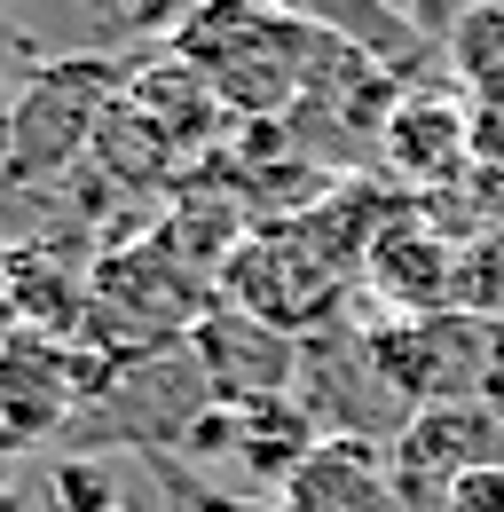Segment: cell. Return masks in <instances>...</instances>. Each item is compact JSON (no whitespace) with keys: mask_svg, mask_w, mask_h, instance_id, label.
I'll return each mask as SVG.
<instances>
[{"mask_svg":"<svg viewBox=\"0 0 504 512\" xmlns=\"http://www.w3.org/2000/svg\"><path fill=\"white\" fill-rule=\"evenodd\" d=\"M126 95V64L119 56H48L24 79V95L8 103L0 142H8V182H48L71 174L95 134L111 119V103Z\"/></svg>","mask_w":504,"mask_h":512,"instance_id":"obj_1","label":"cell"},{"mask_svg":"<svg viewBox=\"0 0 504 512\" xmlns=\"http://www.w3.org/2000/svg\"><path fill=\"white\" fill-rule=\"evenodd\" d=\"M347 276H355V268L331 253V245L315 237L300 213H284V221L252 229L245 245L229 253V268L213 276V292H221L229 308H245L252 323L284 331V339H308L315 323L339 308Z\"/></svg>","mask_w":504,"mask_h":512,"instance_id":"obj_2","label":"cell"},{"mask_svg":"<svg viewBox=\"0 0 504 512\" xmlns=\"http://www.w3.org/2000/svg\"><path fill=\"white\" fill-rule=\"evenodd\" d=\"M504 457V410L497 402H434V410H410L402 434L386 442V465H394V489L410 512H434L441 489L473 465H497Z\"/></svg>","mask_w":504,"mask_h":512,"instance_id":"obj_3","label":"cell"},{"mask_svg":"<svg viewBox=\"0 0 504 512\" xmlns=\"http://www.w3.org/2000/svg\"><path fill=\"white\" fill-rule=\"evenodd\" d=\"M182 347H189L197 379H205V394H213L221 410L276 402V394H292V371H300V339L252 323L245 308H229L221 292H213V308L197 316V331H189Z\"/></svg>","mask_w":504,"mask_h":512,"instance_id":"obj_4","label":"cell"},{"mask_svg":"<svg viewBox=\"0 0 504 512\" xmlns=\"http://www.w3.org/2000/svg\"><path fill=\"white\" fill-rule=\"evenodd\" d=\"M457 245L426 213H386V229L363 253V284L394 316H457Z\"/></svg>","mask_w":504,"mask_h":512,"instance_id":"obj_5","label":"cell"},{"mask_svg":"<svg viewBox=\"0 0 504 512\" xmlns=\"http://www.w3.org/2000/svg\"><path fill=\"white\" fill-rule=\"evenodd\" d=\"M284 512H410L394 489L386 442L371 434H323L315 457L284 481Z\"/></svg>","mask_w":504,"mask_h":512,"instance_id":"obj_6","label":"cell"},{"mask_svg":"<svg viewBox=\"0 0 504 512\" xmlns=\"http://www.w3.org/2000/svg\"><path fill=\"white\" fill-rule=\"evenodd\" d=\"M126 103L174 134V150H182V158L213 150V142L229 134V103H221V95H213V79H205L197 64H182L174 48H158V56H134V64H126Z\"/></svg>","mask_w":504,"mask_h":512,"instance_id":"obj_7","label":"cell"},{"mask_svg":"<svg viewBox=\"0 0 504 512\" xmlns=\"http://www.w3.org/2000/svg\"><path fill=\"white\" fill-rule=\"evenodd\" d=\"M315 442H323V418H315L300 394H276V402L229 410V449L245 457L252 481H276V497H284V481L315 457Z\"/></svg>","mask_w":504,"mask_h":512,"instance_id":"obj_8","label":"cell"},{"mask_svg":"<svg viewBox=\"0 0 504 512\" xmlns=\"http://www.w3.org/2000/svg\"><path fill=\"white\" fill-rule=\"evenodd\" d=\"M87 166H95L111 190H182L189 182V158L174 150V134L158 127V119H142L126 95L111 103V119H103V134H95Z\"/></svg>","mask_w":504,"mask_h":512,"instance_id":"obj_9","label":"cell"},{"mask_svg":"<svg viewBox=\"0 0 504 512\" xmlns=\"http://www.w3.org/2000/svg\"><path fill=\"white\" fill-rule=\"evenodd\" d=\"M386 158L402 166V174H418V182H434L441 166H457V150L473 142L465 134V103L457 95H441V87H426V95H402V103H386Z\"/></svg>","mask_w":504,"mask_h":512,"instance_id":"obj_10","label":"cell"},{"mask_svg":"<svg viewBox=\"0 0 504 512\" xmlns=\"http://www.w3.org/2000/svg\"><path fill=\"white\" fill-rule=\"evenodd\" d=\"M449 71L489 103H504V8H465L449 24Z\"/></svg>","mask_w":504,"mask_h":512,"instance_id":"obj_11","label":"cell"},{"mask_svg":"<svg viewBox=\"0 0 504 512\" xmlns=\"http://www.w3.org/2000/svg\"><path fill=\"white\" fill-rule=\"evenodd\" d=\"M48 497H56V512H119V489L95 457H63L48 473Z\"/></svg>","mask_w":504,"mask_h":512,"instance_id":"obj_12","label":"cell"},{"mask_svg":"<svg viewBox=\"0 0 504 512\" xmlns=\"http://www.w3.org/2000/svg\"><path fill=\"white\" fill-rule=\"evenodd\" d=\"M434 512H504V457L497 465H473V473H457L449 489H441Z\"/></svg>","mask_w":504,"mask_h":512,"instance_id":"obj_13","label":"cell"},{"mask_svg":"<svg viewBox=\"0 0 504 512\" xmlns=\"http://www.w3.org/2000/svg\"><path fill=\"white\" fill-rule=\"evenodd\" d=\"M0 512H16V497H8V489H0Z\"/></svg>","mask_w":504,"mask_h":512,"instance_id":"obj_14","label":"cell"}]
</instances>
